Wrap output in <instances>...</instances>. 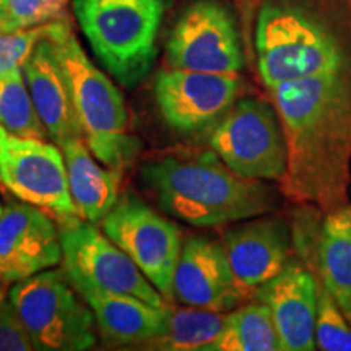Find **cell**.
I'll return each instance as SVG.
<instances>
[{"mask_svg":"<svg viewBox=\"0 0 351 351\" xmlns=\"http://www.w3.org/2000/svg\"><path fill=\"white\" fill-rule=\"evenodd\" d=\"M13 29L43 26L64 19L62 0H2Z\"/></svg>","mask_w":351,"mask_h":351,"instance_id":"cell-26","label":"cell"},{"mask_svg":"<svg viewBox=\"0 0 351 351\" xmlns=\"http://www.w3.org/2000/svg\"><path fill=\"white\" fill-rule=\"evenodd\" d=\"M210 351H283L269 307L256 300L226 313Z\"/></svg>","mask_w":351,"mask_h":351,"instance_id":"cell-21","label":"cell"},{"mask_svg":"<svg viewBox=\"0 0 351 351\" xmlns=\"http://www.w3.org/2000/svg\"><path fill=\"white\" fill-rule=\"evenodd\" d=\"M62 263L59 223L34 205L12 204L0 213V283L13 285Z\"/></svg>","mask_w":351,"mask_h":351,"instance_id":"cell-13","label":"cell"},{"mask_svg":"<svg viewBox=\"0 0 351 351\" xmlns=\"http://www.w3.org/2000/svg\"><path fill=\"white\" fill-rule=\"evenodd\" d=\"M0 127L16 137H47L26 86L23 69L0 73Z\"/></svg>","mask_w":351,"mask_h":351,"instance_id":"cell-23","label":"cell"},{"mask_svg":"<svg viewBox=\"0 0 351 351\" xmlns=\"http://www.w3.org/2000/svg\"><path fill=\"white\" fill-rule=\"evenodd\" d=\"M95 314L101 339L109 345H148L166 330L171 307L101 289L75 288Z\"/></svg>","mask_w":351,"mask_h":351,"instance_id":"cell-18","label":"cell"},{"mask_svg":"<svg viewBox=\"0 0 351 351\" xmlns=\"http://www.w3.org/2000/svg\"><path fill=\"white\" fill-rule=\"evenodd\" d=\"M241 88L238 73L169 69L158 73L153 93L165 124L191 135L217 125L236 104Z\"/></svg>","mask_w":351,"mask_h":351,"instance_id":"cell-12","label":"cell"},{"mask_svg":"<svg viewBox=\"0 0 351 351\" xmlns=\"http://www.w3.org/2000/svg\"><path fill=\"white\" fill-rule=\"evenodd\" d=\"M2 298H3V296H2V289H0V300H2Z\"/></svg>","mask_w":351,"mask_h":351,"instance_id":"cell-29","label":"cell"},{"mask_svg":"<svg viewBox=\"0 0 351 351\" xmlns=\"http://www.w3.org/2000/svg\"><path fill=\"white\" fill-rule=\"evenodd\" d=\"M221 244L238 287L247 298L285 269L293 232L283 218L262 215L225 231Z\"/></svg>","mask_w":351,"mask_h":351,"instance_id":"cell-14","label":"cell"},{"mask_svg":"<svg viewBox=\"0 0 351 351\" xmlns=\"http://www.w3.org/2000/svg\"><path fill=\"white\" fill-rule=\"evenodd\" d=\"M140 176L158 207L192 226L230 225L278 207L265 181L234 173L213 152L147 161Z\"/></svg>","mask_w":351,"mask_h":351,"instance_id":"cell-2","label":"cell"},{"mask_svg":"<svg viewBox=\"0 0 351 351\" xmlns=\"http://www.w3.org/2000/svg\"><path fill=\"white\" fill-rule=\"evenodd\" d=\"M59 228L62 269L73 287H90L166 306L165 298L134 261L93 223L77 218Z\"/></svg>","mask_w":351,"mask_h":351,"instance_id":"cell-10","label":"cell"},{"mask_svg":"<svg viewBox=\"0 0 351 351\" xmlns=\"http://www.w3.org/2000/svg\"><path fill=\"white\" fill-rule=\"evenodd\" d=\"M60 150L67 166L69 191L78 217L96 225L101 223L119 200L122 171L98 165L85 138L65 142Z\"/></svg>","mask_w":351,"mask_h":351,"instance_id":"cell-20","label":"cell"},{"mask_svg":"<svg viewBox=\"0 0 351 351\" xmlns=\"http://www.w3.org/2000/svg\"><path fill=\"white\" fill-rule=\"evenodd\" d=\"M2 210H3V208H2V205H0V213H2Z\"/></svg>","mask_w":351,"mask_h":351,"instance_id":"cell-30","label":"cell"},{"mask_svg":"<svg viewBox=\"0 0 351 351\" xmlns=\"http://www.w3.org/2000/svg\"><path fill=\"white\" fill-rule=\"evenodd\" d=\"M174 300L217 313H230L245 300L221 243L207 236L184 243L174 274Z\"/></svg>","mask_w":351,"mask_h":351,"instance_id":"cell-15","label":"cell"},{"mask_svg":"<svg viewBox=\"0 0 351 351\" xmlns=\"http://www.w3.org/2000/svg\"><path fill=\"white\" fill-rule=\"evenodd\" d=\"M0 32H15V29L12 28L10 19H8V13L5 10V7H3L2 0H0Z\"/></svg>","mask_w":351,"mask_h":351,"instance_id":"cell-28","label":"cell"},{"mask_svg":"<svg viewBox=\"0 0 351 351\" xmlns=\"http://www.w3.org/2000/svg\"><path fill=\"white\" fill-rule=\"evenodd\" d=\"M270 309L283 351H313L315 346L319 282L314 271L289 258L285 269L254 293Z\"/></svg>","mask_w":351,"mask_h":351,"instance_id":"cell-16","label":"cell"},{"mask_svg":"<svg viewBox=\"0 0 351 351\" xmlns=\"http://www.w3.org/2000/svg\"><path fill=\"white\" fill-rule=\"evenodd\" d=\"M49 38L67 77L86 145L99 163L124 171L137 158L140 143L129 132L121 90L86 56L65 16L51 21Z\"/></svg>","mask_w":351,"mask_h":351,"instance_id":"cell-3","label":"cell"},{"mask_svg":"<svg viewBox=\"0 0 351 351\" xmlns=\"http://www.w3.org/2000/svg\"><path fill=\"white\" fill-rule=\"evenodd\" d=\"M103 232L122 249L166 301L174 300V274L182 252V232L134 194L119 197L106 218Z\"/></svg>","mask_w":351,"mask_h":351,"instance_id":"cell-8","label":"cell"},{"mask_svg":"<svg viewBox=\"0 0 351 351\" xmlns=\"http://www.w3.org/2000/svg\"><path fill=\"white\" fill-rule=\"evenodd\" d=\"M313 241L296 251L304 256L313 249L306 263L351 326V204L327 213Z\"/></svg>","mask_w":351,"mask_h":351,"instance_id":"cell-19","label":"cell"},{"mask_svg":"<svg viewBox=\"0 0 351 351\" xmlns=\"http://www.w3.org/2000/svg\"><path fill=\"white\" fill-rule=\"evenodd\" d=\"M173 0H73L90 49L114 80L135 86L158 56L161 25Z\"/></svg>","mask_w":351,"mask_h":351,"instance_id":"cell-4","label":"cell"},{"mask_svg":"<svg viewBox=\"0 0 351 351\" xmlns=\"http://www.w3.org/2000/svg\"><path fill=\"white\" fill-rule=\"evenodd\" d=\"M226 313L199 309L187 306L186 309L171 307L168 326L158 339L148 343V348L165 351H210L221 333Z\"/></svg>","mask_w":351,"mask_h":351,"instance_id":"cell-22","label":"cell"},{"mask_svg":"<svg viewBox=\"0 0 351 351\" xmlns=\"http://www.w3.org/2000/svg\"><path fill=\"white\" fill-rule=\"evenodd\" d=\"M315 346L322 351H351L350 322L320 282L317 319H315Z\"/></svg>","mask_w":351,"mask_h":351,"instance_id":"cell-24","label":"cell"},{"mask_svg":"<svg viewBox=\"0 0 351 351\" xmlns=\"http://www.w3.org/2000/svg\"><path fill=\"white\" fill-rule=\"evenodd\" d=\"M0 182L19 200L49 213L59 225L80 218L70 197L59 145L16 137L0 127Z\"/></svg>","mask_w":351,"mask_h":351,"instance_id":"cell-9","label":"cell"},{"mask_svg":"<svg viewBox=\"0 0 351 351\" xmlns=\"http://www.w3.org/2000/svg\"><path fill=\"white\" fill-rule=\"evenodd\" d=\"M49 25L0 32V73L21 69L36 44L49 33Z\"/></svg>","mask_w":351,"mask_h":351,"instance_id":"cell-25","label":"cell"},{"mask_svg":"<svg viewBox=\"0 0 351 351\" xmlns=\"http://www.w3.org/2000/svg\"><path fill=\"white\" fill-rule=\"evenodd\" d=\"M257 65L267 88L339 69L345 51L315 13L291 0H267L257 15Z\"/></svg>","mask_w":351,"mask_h":351,"instance_id":"cell-5","label":"cell"},{"mask_svg":"<svg viewBox=\"0 0 351 351\" xmlns=\"http://www.w3.org/2000/svg\"><path fill=\"white\" fill-rule=\"evenodd\" d=\"M210 148L244 178L282 181L287 142L275 106L257 98L238 99L210 134Z\"/></svg>","mask_w":351,"mask_h":351,"instance_id":"cell-7","label":"cell"},{"mask_svg":"<svg viewBox=\"0 0 351 351\" xmlns=\"http://www.w3.org/2000/svg\"><path fill=\"white\" fill-rule=\"evenodd\" d=\"M287 142L282 182L289 199L324 215L348 202L351 163V67L270 88Z\"/></svg>","mask_w":351,"mask_h":351,"instance_id":"cell-1","label":"cell"},{"mask_svg":"<svg viewBox=\"0 0 351 351\" xmlns=\"http://www.w3.org/2000/svg\"><path fill=\"white\" fill-rule=\"evenodd\" d=\"M169 69L239 73L244 52L236 20L219 0H195L181 13L166 43Z\"/></svg>","mask_w":351,"mask_h":351,"instance_id":"cell-11","label":"cell"},{"mask_svg":"<svg viewBox=\"0 0 351 351\" xmlns=\"http://www.w3.org/2000/svg\"><path fill=\"white\" fill-rule=\"evenodd\" d=\"M8 300L38 351H85L96 345L93 311L64 269H47L13 283Z\"/></svg>","mask_w":351,"mask_h":351,"instance_id":"cell-6","label":"cell"},{"mask_svg":"<svg viewBox=\"0 0 351 351\" xmlns=\"http://www.w3.org/2000/svg\"><path fill=\"white\" fill-rule=\"evenodd\" d=\"M34 343L10 300H0V351H33Z\"/></svg>","mask_w":351,"mask_h":351,"instance_id":"cell-27","label":"cell"},{"mask_svg":"<svg viewBox=\"0 0 351 351\" xmlns=\"http://www.w3.org/2000/svg\"><path fill=\"white\" fill-rule=\"evenodd\" d=\"M21 69L47 137L59 147L70 138L83 137L72 91L49 33L36 44Z\"/></svg>","mask_w":351,"mask_h":351,"instance_id":"cell-17","label":"cell"},{"mask_svg":"<svg viewBox=\"0 0 351 351\" xmlns=\"http://www.w3.org/2000/svg\"><path fill=\"white\" fill-rule=\"evenodd\" d=\"M62 2H65V0H62Z\"/></svg>","mask_w":351,"mask_h":351,"instance_id":"cell-31","label":"cell"}]
</instances>
